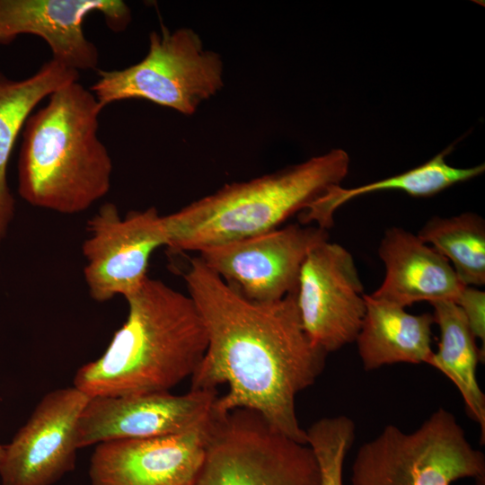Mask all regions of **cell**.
<instances>
[{"instance_id":"1","label":"cell","mask_w":485,"mask_h":485,"mask_svg":"<svg viewBox=\"0 0 485 485\" xmlns=\"http://www.w3.org/2000/svg\"><path fill=\"white\" fill-rule=\"evenodd\" d=\"M184 279L207 337L190 389L226 384L228 392L217 397L216 412L253 410L275 431L306 444L295 399L322 373L328 354L306 335L295 293L271 303L249 300L199 257L190 260Z\"/></svg>"},{"instance_id":"2","label":"cell","mask_w":485,"mask_h":485,"mask_svg":"<svg viewBox=\"0 0 485 485\" xmlns=\"http://www.w3.org/2000/svg\"><path fill=\"white\" fill-rule=\"evenodd\" d=\"M126 300L124 324L75 375L74 386L89 397L169 392L193 375L206 352V329L189 295L147 278Z\"/></svg>"},{"instance_id":"3","label":"cell","mask_w":485,"mask_h":485,"mask_svg":"<svg viewBox=\"0 0 485 485\" xmlns=\"http://www.w3.org/2000/svg\"><path fill=\"white\" fill-rule=\"evenodd\" d=\"M48 98L23 127L18 191L34 207L80 213L110 188L112 161L98 136L103 108L78 81Z\"/></svg>"},{"instance_id":"4","label":"cell","mask_w":485,"mask_h":485,"mask_svg":"<svg viewBox=\"0 0 485 485\" xmlns=\"http://www.w3.org/2000/svg\"><path fill=\"white\" fill-rule=\"evenodd\" d=\"M348 166V154L332 149L273 173L226 184L163 216L167 247L198 252L277 229L340 185Z\"/></svg>"},{"instance_id":"5","label":"cell","mask_w":485,"mask_h":485,"mask_svg":"<svg viewBox=\"0 0 485 485\" xmlns=\"http://www.w3.org/2000/svg\"><path fill=\"white\" fill-rule=\"evenodd\" d=\"M485 475V457L466 437L455 417L445 409L433 412L407 433L387 425L357 450L352 485H451Z\"/></svg>"},{"instance_id":"6","label":"cell","mask_w":485,"mask_h":485,"mask_svg":"<svg viewBox=\"0 0 485 485\" xmlns=\"http://www.w3.org/2000/svg\"><path fill=\"white\" fill-rule=\"evenodd\" d=\"M92 92L102 108L119 101L142 99L192 115L224 84L221 56L203 47L190 28L149 35L146 56L123 69L97 70Z\"/></svg>"},{"instance_id":"7","label":"cell","mask_w":485,"mask_h":485,"mask_svg":"<svg viewBox=\"0 0 485 485\" xmlns=\"http://www.w3.org/2000/svg\"><path fill=\"white\" fill-rule=\"evenodd\" d=\"M189 485H320L315 456L255 411L213 410L201 464Z\"/></svg>"},{"instance_id":"8","label":"cell","mask_w":485,"mask_h":485,"mask_svg":"<svg viewBox=\"0 0 485 485\" xmlns=\"http://www.w3.org/2000/svg\"><path fill=\"white\" fill-rule=\"evenodd\" d=\"M327 230L293 224L203 249L199 259L245 298L271 303L296 293L303 263Z\"/></svg>"},{"instance_id":"9","label":"cell","mask_w":485,"mask_h":485,"mask_svg":"<svg viewBox=\"0 0 485 485\" xmlns=\"http://www.w3.org/2000/svg\"><path fill=\"white\" fill-rule=\"evenodd\" d=\"M87 230L84 274L89 294L97 302L136 293L148 278L153 252L167 247L163 216L154 207L121 217L113 203H105L89 219Z\"/></svg>"},{"instance_id":"10","label":"cell","mask_w":485,"mask_h":485,"mask_svg":"<svg viewBox=\"0 0 485 485\" xmlns=\"http://www.w3.org/2000/svg\"><path fill=\"white\" fill-rule=\"evenodd\" d=\"M296 305L310 340L327 354L354 342L366 313L352 254L329 240L313 246L301 268Z\"/></svg>"},{"instance_id":"11","label":"cell","mask_w":485,"mask_h":485,"mask_svg":"<svg viewBox=\"0 0 485 485\" xmlns=\"http://www.w3.org/2000/svg\"><path fill=\"white\" fill-rule=\"evenodd\" d=\"M217 397L216 389L90 397L77 422V447L189 431L211 415Z\"/></svg>"},{"instance_id":"12","label":"cell","mask_w":485,"mask_h":485,"mask_svg":"<svg viewBox=\"0 0 485 485\" xmlns=\"http://www.w3.org/2000/svg\"><path fill=\"white\" fill-rule=\"evenodd\" d=\"M89 396L75 386L47 393L4 445L2 485H52L74 470L76 426Z\"/></svg>"},{"instance_id":"13","label":"cell","mask_w":485,"mask_h":485,"mask_svg":"<svg viewBox=\"0 0 485 485\" xmlns=\"http://www.w3.org/2000/svg\"><path fill=\"white\" fill-rule=\"evenodd\" d=\"M93 13L114 31L126 29L131 12L120 0H0V43L20 34L40 37L53 59L76 70H97V47L84 35V22Z\"/></svg>"},{"instance_id":"14","label":"cell","mask_w":485,"mask_h":485,"mask_svg":"<svg viewBox=\"0 0 485 485\" xmlns=\"http://www.w3.org/2000/svg\"><path fill=\"white\" fill-rule=\"evenodd\" d=\"M212 415L181 434L96 445L91 485H189L203 460Z\"/></svg>"},{"instance_id":"15","label":"cell","mask_w":485,"mask_h":485,"mask_svg":"<svg viewBox=\"0 0 485 485\" xmlns=\"http://www.w3.org/2000/svg\"><path fill=\"white\" fill-rule=\"evenodd\" d=\"M378 254L385 276L370 294L375 298L402 308L422 301L455 303L465 287L446 258L403 228L385 231Z\"/></svg>"},{"instance_id":"16","label":"cell","mask_w":485,"mask_h":485,"mask_svg":"<svg viewBox=\"0 0 485 485\" xmlns=\"http://www.w3.org/2000/svg\"><path fill=\"white\" fill-rule=\"evenodd\" d=\"M366 313L356 342L365 370L396 363L428 364L433 350L430 313L405 308L365 294Z\"/></svg>"},{"instance_id":"17","label":"cell","mask_w":485,"mask_h":485,"mask_svg":"<svg viewBox=\"0 0 485 485\" xmlns=\"http://www.w3.org/2000/svg\"><path fill=\"white\" fill-rule=\"evenodd\" d=\"M78 79V71L53 58L22 80L9 79L0 72V238L5 234L14 211L6 171L17 137L43 99Z\"/></svg>"},{"instance_id":"18","label":"cell","mask_w":485,"mask_h":485,"mask_svg":"<svg viewBox=\"0 0 485 485\" xmlns=\"http://www.w3.org/2000/svg\"><path fill=\"white\" fill-rule=\"evenodd\" d=\"M435 323L440 331L437 350L428 365L447 376L461 393L468 415L480 425L485 440V395L476 376L477 365L484 358L462 309L452 301L431 304Z\"/></svg>"},{"instance_id":"19","label":"cell","mask_w":485,"mask_h":485,"mask_svg":"<svg viewBox=\"0 0 485 485\" xmlns=\"http://www.w3.org/2000/svg\"><path fill=\"white\" fill-rule=\"evenodd\" d=\"M452 146L427 163L403 173L356 188L333 186L306 210L299 214L301 225L315 223L316 226L329 229L333 225V214L348 200L375 191L399 190L413 197H429L461 181H468L485 170L484 163L471 168H455L449 165L446 155Z\"/></svg>"},{"instance_id":"20","label":"cell","mask_w":485,"mask_h":485,"mask_svg":"<svg viewBox=\"0 0 485 485\" xmlns=\"http://www.w3.org/2000/svg\"><path fill=\"white\" fill-rule=\"evenodd\" d=\"M448 260L464 286L485 284V222L475 213L435 216L417 234Z\"/></svg>"},{"instance_id":"21","label":"cell","mask_w":485,"mask_h":485,"mask_svg":"<svg viewBox=\"0 0 485 485\" xmlns=\"http://www.w3.org/2000/svg\"><path fill=\"white\" fill-rule=\"evenodd\" d=\"M305 433L306 444L318 463L320 485H343L345 459L355 440L353 420L344 415L325 417Z\"/></svg>"},{"instance_id":"22","label":"cell","mask_w":485,"mask_h":485,"mask_svg":"<svg viewBox=\"0 0 485 485\" xmlns=\"http://www.w3.org/2000/svg\"><path fill=\"white\" fill-rule=\"evenodd\" d=\"M455 304L462 309L476 339L485 342V293L474 287L465 286Z\"/></svg>"},{"instance_id":"23","label":"cell","mask_w":485,"mask_h":485,"mask_svg":"<svg viewBox=\"0 0 485 485\" xmlns=\"http://www.w3.org/2000/svg\"><path fill=\"white\" fill-rule=\"evenodd\" d=\"M476 482L474 485H485V475L475 478Z\"/></svg>"},{"instance_id":"24","label":"cell","mask_w":485,"mask_h":485,"mask_svg":"<svg viewBox=\"0 0 485 485\" xmlns=\"http://www.w3.org/2000/svg\"><path fill=\"white\" fill-rule=\"evenodd\" d=\"M4 455V445H2L0 444V466H1V463L3 462Z\"/></svg>"}]
</instances>
